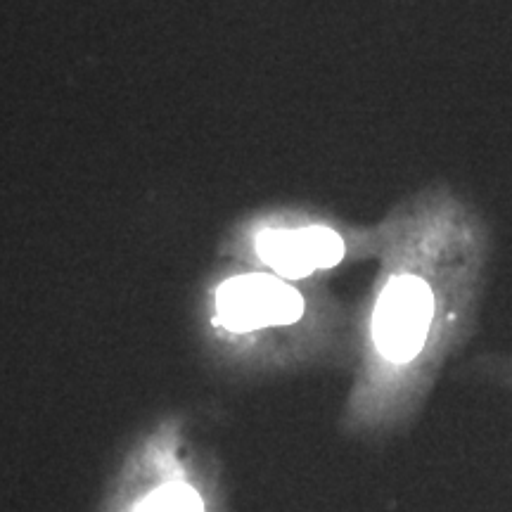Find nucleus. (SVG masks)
Listing matches in <instances>:
<instances>
[{
    "instance_id": "1",
    "label": "nucleus",
    "mask_w": 512,
    "mask_h": 512,
    "mask_svg": "<svg viewBox=\"0 0 512 512\" xmlns=\"http://www.w3.org/2000/svg\"><path fill=\"white\" fill-rule=\"evenodd\" d=\"M382 266L354 320L339 432L384 441L420 418L446 363L477 330L494 238L456 190L430 188L389 216Z\"/></svg>"
},
{
    "instance_id": "2",
    "label": "nucleus",
    "mask_w": 512,
    "mask_h": 512,
    "mask_svg": "<svg viewBox=\"0 0 512 512\" xmlns=\"http://www.w3.org/2000/svg\"><path fill=\"white\" fill-rule=\"evenodd\" d=\"M204 361L233 380L351 370L354 320L344 306L271 271L223 275L200 318Z\"/></svg>"
},
{
    "instance_id": "3",
    "label": "nucleus",
    "mask_w": 512,
    "mask_h": 512,
    "mask_svg": "<svg viewBox=\"0 0 512 512\" xmlns=\"http://www.w3.org/2000/svg\"><path fill=\"white\" fill-rule=\"evenodd\" d=\"M98 512H230L223 465L185 415H159L126 446Z\"/></svg>"
},
{
    "instance_id": "4",
    "label": "nucleus",
    "mask_w": 512,
    "mask_h": 512,
    "mask_svg": "<svg viewBox=\"0 0 512 512\" xmlns=\"http://www.w3.org/2000/svg\"><path fill=\"white\" fill-rule=\"evenodd\" d=\"M382 240V223L377 228H354L332 219L299 216L254 226L245 249L266 271L292 283H309L380 254Z\"/></svg>"
},
{
    "instance_id": "5",
    "label": "nucleus",
    "mask_w": 512,
    "mask_h": 512,
    "mask_svg": "<svg viewBox=\"0 0 512 512\" xmlns=\"http://www.w3.org/2000/svg\"><path fill=\"white\" fill-rule=\"evenodd\" d=\"M477 377L484 382L496 384V387L512 392V354H486L475 358L472 363Z\"/></svg>"
}]
</instances>
